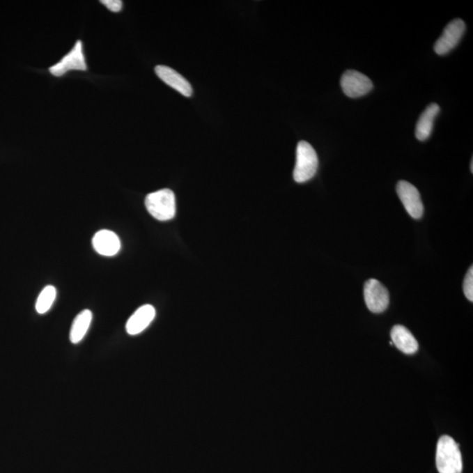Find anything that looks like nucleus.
<instances>
[{
  "label": "nucleus",
  "mask_w": 473,
  "mask_h": 473,
  "mask_svg": "<svg viewBox=\"0 0 473 473\" xmlns=\"http://www.w3.org/2000/svg\"><path fill=\"white\" fill-rule=\"evenodd\" d=\"M435 463L439 473H462V455L453 438L442 435L439 439Z\"/></svg>",
  "instance_id": "nucleus-1"
},
{
  "label": "nucleus",
  "mask_w": 473,
  "mask_h": 473,
  "mask_svg": "<svg viewBox=\"0 0 473 473\" xmlns=\"http://www.w3.org/2000/svg\"><path fill=\"white\" fill-rule=\"evenodd\" d=\"M145 204L148 212L159 221L171 220L176 216V196L171 189L148 194Z\"/></svg>",
  "instance_id": "nucleus-2"
},
{
  "label": "nucleus",
  "mask_w": 473,
  "mask_h": 473,
  "mask_svg": "<svg viewBox=\"0 0 473 473\" xmlns=\"http://www.w3.org/2000/svg\"><path fill=\"white\" fill-rule=\"evenodd\" d=\"M318 168V157L315 149L307 141L299 142L294 169L295 181L298 183L309 181L316 176Z\"/></svg>",
  "instance_id": "nucleus-3"
},
{
  "label": "nucleus",
  "mask_w": 473,
  "mask_h": 473,
  "mask_svg": "<svg viewBox=\"0 0 473 473\" xmlns=\"http://www.w3.org/2000/svg\"><path fill=\"white\" fill-rule=\"evenodd\" d=\"M364 298L367 308L375 314L385 311L389 305V290L375 279H370L364 285Z\"/></svg>",
  "instance_id": "nucleus-4"
},
{
  "label": "nucleus",
  "mask_w": 473,
  "mask_h": 473,
  "mask_svg": "<svg viewBox=\"0 0 473 473\" xmlns=\"http://www.w3.org/2000/svg\"><path fill=\"white\" fill-rule=\"evenodd\" d=\"M465 23L461 19H455L445 27L442 36L435 43L434 50L438 56H444L455 49L464 36Z\"/></svg>",
  "instance_id": "nucleus-5"
},
{
  "label": "nucleus",
  "mask_w": 473,
  "mask_h": 473,
  "mask_svg": "<svg viewBox=\"0 0 473 473\" xmlns=\"http://www.w3.org/2000/svg\"><path fill=\"white\" fill-rule=\"evenodd\" d=\"M343 93L347 97L356 98L365 96L373 90V83L369 77L356 70H347L340 80Z\"/></svg>",
  "instance_id": "nucleus-6"
},
{
  "label": "nucleus",
  "mask_w": 473,
  "mask_h": 473,
  "mask_svg": "<svg viewBox=\"0 0 473 473\" xmlns=\"http://www.w3.org/2000/svg\"><path fill=\"white\" fill-rule=\"evenodd\" d=\"M396 192L408 213L413 219H420L424 215V204L416 187L406 181H400L397 183Z\"/></svg>",
  "instance_id": "nucleus-7"
},
{
  "label": "nucleus",
  "mask_w": 473,
  "mask_h": 473,
  "mask_svg": "<svg viewBox=\"0 0 473 473\" xmlns=\"http://www.w3.org/2000/svg\"><path fill=\"white\" fill-rule=\"evenodd\" d=\"M87 64L83 50V42L77 40L72 49L60 61L49 68L50 73L56 77H62L70 70H86Z\"/></svg>",
  "instance_id": "nucleus-8"
},
{
  "label": "nucleus",
  "mask_w": 473,
  "mask_h": 473,
  "mask_svg": "<svg viewBox=\"0 0 473 473\" xmlns=\"http://www.w3.org/2000/svg\"><path fill=\"white\" fill-rule=\"evenodd\" d=\"M155 73L166 84L178 91L183 96H192L193 93L192 84L175 70L168 66L158 65L155 67Z\"/></svg>",
  "instance_id": "nucleus-9"
},
{
  "label": "nucleus",
  "mask_w": 473,
  "mask_h": 473,
  "mask_svg": "<svg viewBox=\"0 0 473 473\" xmlns=\"http://www.w3.org/2000/svg\"><path fill=\"white\" fill-rule=\"evenodd\" d=\"M93 245L98 254L107 257L114 256L121 248V240L117 234L108 230L98 231L93 237Z\"/></svg>",
  "instance_id": "nucleus-10"
},
{
  "label": "nucleus",
  "mask_w": 473,
  "mask_h": 473,
  "mask_svg": "<svg viewBox=\"0 0 473 473\" xmlns=\"http://www.w3.org/2000/svg\"><path fill=\"white\" fill-rule=\"evenodd\" d=\"M155 318V309L152 305L141 306L128 319L125 326L128 334L132 336L139 334L148 327Z\"/></svg>",
  "instance_id": "nucleus-11"
},
{
  "label": "nucleus",
  "mask_w": 473,
  "mask_h": 473,
  "mask_svg": "<svg viewBox=\"0 0 473 473\" xmlns=\"http://www.w3.org/2000/svg\"><path fill=\"white\" fill-rule=\"evenodd\" d=\"M393 345L408 355L416 353L419 348L417 340L414 335L403 325L394 326L391 331Z\"/></svg>",
  "instance_id": "nucleus-12"
},
{
  "label": "nucleus",
  "mask_w": 473,
  "mask_h": 473,
  "mask_svg": "<svg viewBox=\"0 0 473 473\" xmlns=\"http://www.w3.org/2000/svg\"><path fill=\"white\" fill-rule=\"evenodd\" d=\"M440 111V107L437 104H431L425 109L418 121L416 127V137L418 141H426L433 130L434 121Z\"/></svg>",
  "instance_id": "nucleus-13"
},
{
  "label": "nucleus",
  "mask_w": 473,
  "mask_h": 473,
  "mask_svg": "<svg viewBox=\"0 0 473 473\" xmlns=\"http://www.w3.org/2000/svg\"><path fill=\"white\" fill-rule=\"evenodd\" d=\"M91 320H93V313L88 309H85L77 315L70 329V339L71 343H78L83 340L88 328H90Z\"/></svg>",
  "instance_id": "nucleus-14"
},
{
  "label": "nucleus",
  "mask_w": 473,
  "mask_h": 473,
  "mask_svg": "<svg viewBox=\"0 0 473 473\" xmlns=\"http://www.w3.org/2000/svg\"><path fill=\"white\" fill-rule=\"evenodd\" d=\"M56 297V289L53 286H47L40 292L38 299H37L36 309L39 314H45L52 307Z\"/></svg>",
  "instance_id": "nucleus-15"
},
{
  "label": "nucleus",
  "mask_w": 473,
  "mask_h": 473,
  "mask_svg": "<svg viewBox=\"0 0 473 473\" xmlns=\"http://www.w3.org/2000/svg\"><path fill=\"white\" fill-rule=\"evenodd\" d=\"M464 293L470 302H473V267L469 268L464 281Z\"/></svg>",
  "instance_id": "nucleus-16"
},
{
  "label": "nucleus",
  "mask_w": 473,
  "mask_h": 473,
  "mask_svg": "<svg viewBox=\"0 0 473 473\" xmlns=\"http://www.w3.org/2000/svg\"><path fill=\"white\" fill-rule=\"evenodd\" d=\"M101 3L114 13L121 12L123 8V2L121 0H102Z\"/></svg>",
  "instance_id": "nucleus-17"
},
{
  "label": "nucleus",
  "mask_w": 473,
  "mask_h": 473,
  "mask_svg": "<svg viewBox=\"0 0 473 473\" xmlns=\"http://www.w3.org/2000/svg\"><path fill=\"white\" fill-rule=\"evenodd\" d=\"M471 171H472V173L473 172V159H472V161H471Z\"/></svg>",
  "instance_id": "nucleus-18"
}]
</instances>
